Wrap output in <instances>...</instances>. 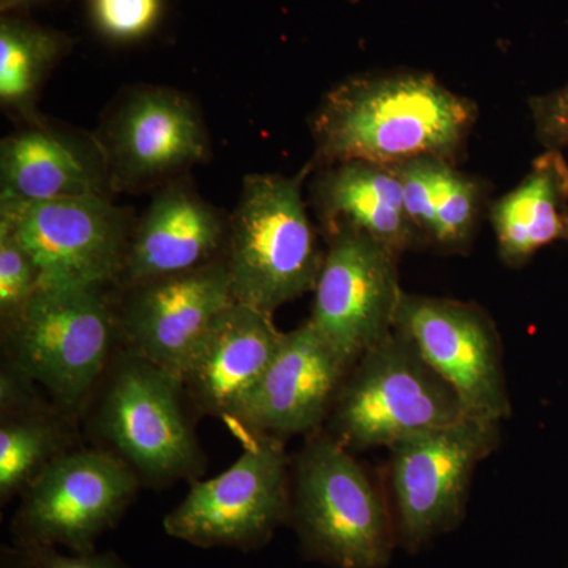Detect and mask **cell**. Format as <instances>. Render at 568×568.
I'll use <instances>...</instances> for the list:
<instances>
[{"instance_id":"obj_13","label":"cell","mask_w":568,"mask_h":568,"mask_svg":"<svg viewBox=\"0 0 568 568\" xmlns=\"http://www.w3.org/2000/svg\"><path fill=\"white\" fill-rule=\"evenodd\" d=\"M233 302L224 257L194 271L126 287L118 310L121 346L181 377L213 321Z\"/></svg>"},{"instance_id":"obj_9","label":"cell","mask_w":568,"mask_h":568,"mask_svg":"<svg viewBox=\"0 0 568 568\" xmlns=\"http://www.w3.org/2000/svg\"><path fill=\"white\" fill-rule=\"evenodd\" d=\"M0 227L32 257L40 290L118 284L133 233L129 215L106 196L0 200Z\"/></svg>"},{"instance_id":"obj_15","label":"cell","mask_w":568,"mask_h":568,"mask_svg":"<svg viewBox=\"0 0 568 568\" xmlns=\"http://www.w3.org/2000/svg\"><path fill=\"white\" fill-rule=\"evenodd\" d=\"M111 185L160 181L207 159L204 123L194 104L168 89L134 92L112 115L100 145Z\"/></svg>"},{"instance_id":"obj_19","label":"cell","mask_w":568,"mask_h":568,"mask_svg":"<svg viewBox=\"0 0 568 568\" xmlns=\"http://www.w3.org/2000/svg\"><path fill=\"white\" fill-rule=\"evenodd\" d=\"M0 175V200L20 203L106 196L110 181L102 149L93 151L47 129L26 130L3 140Z\"/></svg>"},{"instance_id":"obj_3","label":"cell","mask_w":568,"mask_h":568,"mask_svg":"<svg viewBox=\"0 0 568 568\" xmlns=\"http://www.w3.org/2000/svg\"><path fill=\"white\" fill-rule=\"evenodd\" d=\"M248 175L230 220L224 261L234 301L274 316L280 306L315 290L324 253L304 201V181Z\"/></svg>"},{"instance_id":"obj_1","label":"cell","mask_w":568,"mask_h":568,"mask_svg":"<svg viewBox=\"0 0 568 568\" xmlns=\"http://www.w3.org/2000/svg\"><path fill=\"white\" fill-rule=\"evenodd\" d=\"M477 115L473 100L425 71L347 78L325 93L313 118L315 164H398L420 156L455 163Z\"/></svg>"},{"instance_id":"obj_29","label":"cell","mask_w":568,"mask_h":568,"mask_svg":"<svg viewBox=\"0 0 568 568\" xmlns=\"http://www.w3.org/2000/svg\"><path fill=\"white\" fill-rule=\"evenodd\" d=\"M0 568H29L24 551L18 548L17 545L11 548H3Z\"/></svg>"},{"instance_id":"obj_21","label":"cell","mask_w":568,"mask_h":568,"mask_svg":"<svg viewBox=\"0 0 568 568\" xmlns=\"http://www.w3.org/2000/svg\"><path fill=\"white\" fill-rule=\"evenodd\" d=\"M73 418L54 403L0 414V500L9 503L73 448Z\"/></svg>"},{"instance_id":"obj_8","label":"cell","mask_w":568,"mask_h":568,"mask_svg":"<svg viewBox=\"0 0 568 568\" xmlns=\"http://www.w3.org/2000/svg\"><path fill=\"white\" fill-rule=\"evenodd\" d=\"M140 485L132 467L106 448H70L22 493L11 523L14 545L93 551Z\"/></svg>"},{"instance_id":"obj_26","label":"cell","mask_w":568,"mask_h":568,"mask_svg":"<svg viewBox=\"0 0 568 568\" xmlns=\"http://www.w3.org/2000/svg\"><path fill=\"white\" fill-rule=\"evenodd\" d=\"M97 28L115 40L145 36L159 21L162 0H93Z\"/></svg>"},{"instance_id":"obj_16","label":"cell","mask_w":568,"mask_h":568,"mask_svg":"<svg viewBox=\"0 0 568 568\" xmlns=\"http://www.w3.org/2000/svg\"><path fill=\"white\" fill-rule=\"evenodd\" d=\"M283 336L274 316L233 302L213 321L183 366L185 398L200 413L230 420L267 372Z\"/></svg>"},{"instance_id":"obj_31","label":"cell","mask_w":568,"mask_h":568,"mask_svg":"<svg viewBox=\"0 0 568 568\" xmlns=\"http://www.w3.org/2000/svg\"><path fill=\"white\" fill-rule=\"evenodd\" d=\"M9 2L18 3V2H26V0H9Z\"/></svg>"},{"instance_id":"obj_11","label":"cell","mask_w":568,"mask_h":568,"mask_svg":"<svg viewBox=\"0 0 568 568\" xmlns=\"http://www.w3.org/2000/svg\"><path fill=\"white\" fill-rule=\"evenodd\" d=\"M395 328L457 392L467 416L496 424L510 416L500 336L480 306L405 293Z\"/></svg>"},{"instance_id":"obj_4","label":"cell","mask_w":568,"mask_h":568,"mask_svg":"<svg viewBox=\"0 0 568 568\" xmlns=\"http://www.w3.org/2000/svg\"><path fill=\"white\" fill-rule=\"evenodd\" d=\"M183 398L181 377L121 346L89 403L92 429L141 481L197 480L205 457Z\"/></svg>"},{"instance_id":"obj_14","label":"cell","mask_w":568,"mask_h":568,"mask_svg":"<svg viewBox=\"0 0 568 568\" xmlns=\"http://www.w3.org/2000/svg\"><path fill=\"white\" fill-rule=\"evenodd\" d=\"M351 365L306 321L284 334L274 361L224 425L235 437L283 439L320 428L327 420Z\"/></svg>"},{"instance_id":"obj_22","label":"cell","mask_w":568,"mask_h":568,"mask_svg":"<svg viewBox=\"0 0 568 568\" xmlns=\"http://www.w3.org/2000/svg\"><path fill=\"white\" fill-rule=\"evenodd\" d=\"M63 50L58 33L20 20L0 24V102L29 114L37 92Z\"/></svg>"},{"instance_id":"obj_7","label":"cell","mask_w":568,"mask_h":568,"mask_svg":"<svg viewBox=\"0 0 568 568\" xmlns=\"http://www.w3.org/2000/svg\"><path fill=\"white\" fill-rule=\"evenodd\" d=\"M244 447L220 476L192 481L163 519L168 536L200 548H261L291 515L290 462L283 439L237 437Z\"/></svg>"},{"instance_id":"obj_6","label":"cell","mask_w":568,"mask_h":568,"mask_svg":"<svg viewBox=\"0 0 568 568\" xmlns=\"http://www.w3.org/2000/svg\"><path fill=\"white\" fill-rule=\"evenodd\" d=\"M306 556L335 568H379L394 547L383 496L349 448L315 437L294 466L291 515Z\"/></svg>"},{"instance_id":"obj_10","label":"cell","mask_w":568,"mask_h":568,"mask_svg":"<svg viewBox=\"0 0 568 568\" xmlns=\"http://www.w3.org/2000/svg\"><path fill=\"white\" fill-rule=\"evenodd\" d=\"M497 443L499 424L465 417L390 447L395 526L407 548L422 547L457 525L470 478Z\"/></svg>"},{"instance_id":"obj_5","label":"cell","mask_w":568,"mask_h":568,"mask_svg":"<svg viewBox=\"0 0 568 568\" xmlns=\"http://www.w3.org/2000/svg\"><path fill=\"white\" fill-rule=\"evenodd\" d=\"M465 417L457 392L395 328L351 366L328 414L327 435L349 450L394 447Z\"/></svg>"},{"instance_id":"obj_25","label":"cell","mask_w":568,"mask_h":568,"mask_svg":"<svg viewBox=\"0 0 568 568\" xmlns=\"http://www.w3.org/2000/svg\"><path fill=\"white\" fill-rule=\"evenodd\" d=\"M435 156H420L395 164L402 181L407 216L425 245H432L435 233Z\"/></svg>"},{"instance_id":"obj_2","label":"cell","mask_w":568,"mask_h":568,"mask_svg":"<svg viewBox=\"0 0 568 568\" xmlns=\"http://www.w3.org/2000/svg\"><path fill=\"white\" fill-rule=\"evenodd\" d=\"M108 286L37 291L2 328V358L31 377L63 414L81 417L121 347Z\"/></svg>"},{"instance_id":"obj_23","label":"cell","mask_w":568,"mask_h":568,"mask_svg":"<svg viewBox=\"0 0 568 568\" xmlns=\"http://www.w3.org/2000/svg\"><path fill=\"white\" fill-rule=\"evenodd\" d=\"M433 183L436 219L432 245L444 252H465L473 244L484 213L485 183L440 159L435 162Z\"/></svg>"},{"instance_id":"obj_27","label":"cell","mask_w":568,"mask_h":568,"mask_svg":"<svg viewBox=\"0 0 568 568\" xmlns=\"http://www.w3.org/2000/svg\"><path fill=\"white\" fill-rule=\"evenodd\" d=\"M530 115L536 126L537 141L547 151H560L568 145V82L562 88L532 97Z\"/></svg>"},{"instance_id":"obj_20","label":"cell","mask_w":568,"mask_h":568,"mask_svg":"<svg viewBox=\"0 0 568 568\" xmlns=\"http://www.w3.org/2000/svg\"><path fill=\"white\" fill-rule=\"evenodd\" d=\"M568 211V163L560 151H545L523 181L489 207L497 252L508 267H521L564 239Z\"/></svg>"},{"instance_id":"obj_17","label":"cell","mask_w":568,"mask_h":568,"mask_svg":"<svg viewBox=\"0 0 568 568\" xmlns=\"http://www.w3.org/2000/svg\"><path fill=\"white\" fill-rule=\"evenodd\" d=\"M230 222L183 182L153 197L133 227L119 286L122 290L194 271L220 260Z\"/></svg>"},{"instance_id":"obj_28","label":"cell","mask_w":568,"mask_h":568,"mask_svg":"<svg viewBox=\"0 0 568 568\" xmlns=\"http://www.w3.org/2000/svg\"><path fill=\"white\" fill-rule=\"evenodd\" d=\"M21 548V547H18ZM29 568H129L111 552H62L59 548H21Z\"/></svg>"},{"instance_id":"obj_30","label":"cell","mask_w":568,"mask_h":568,"mask_svg":"<svg viewBox=\"0 0 568 568\" xmlns=\"http://www.w3.org/2000/svg\"><path fill=\"white\" fill-rule=\"evenodd\" d=\"M564 223H566V233H564V241H568V211L566 213V219H564Z\"/></svg>"},{"instance_id":"obj_12","label":"cell","mask_w":568,"mask_h":568,"mask_svg":"<svg viewBox=\"0 0 568 568\" xmlns=\"http://www.w3.org/2000/svg\"><path fill=\"white\" fill-rule=\"evenodd\" d=\"M398 260L366 235H327L308 323L351 366L395 331L405 294Z\"/></svg>"},{"instance_id":"obj_18","label":"cell","mask_w":568,"mask_h":568,"mask_svg":"<svg viewBox=\"0 0 568 568\" xmlns=\"http://www.w3.org/2000/svg\"><path fill=\"white\" fill-rule=\"evenodd\" d=\"M313 205L325 235L355 233L396 256L422 245L410 223L395 164L345 162L323 166L313 183Z\"/></svg>"},{"instance_id":"obj_24","label":"cell","mask_w":568,"mask_h":568,"mask_svg":"<svg viewBox=\"0 0 568 568\" xmlns=\"http://www.w3.org/2000/svg\"><path fill=\"white\" fill-rule=\"evenodd\" d=\"M40 290L39 271L29 253L9 231L0 227V321L13 323Z\"/></svg>"}]
</instances>
